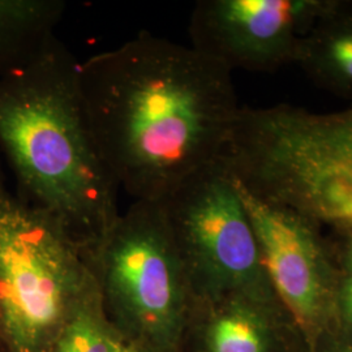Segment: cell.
Returning <instances> with one entry per match:
<instances>
[{"label":"cell","mask_w":352,"mask_h":352,"mask_svg":"<svg viewBox=\"0 0 352 352\" xmlns=\"http://www.w3.org/2000/svg\"><path fill=\"white\" fill-rule=\"evenodd\" d=\"M80 88L102 160L135 201H164L217 162L241 107L226 67L151 33L80 62Z\"/></svg>","instance_id":"obj_1"},{"label":"cell","mask_w":352,"mask_h":352,"mask_svg":"<svg viewBox=\"0 0 352 352\" xmlns=\"http://www.w3.org/2000/svg\"><path fill=\"white\" fill-rule=\"evenodd\" d=\"M0 149L17 180L16 195L93 254L120 215L119 188L89 126L80 60L58 38L0 76Z\"/></svg>","instance_id":"obj_2"},{"label":"cell","mask_w":352,"mask_h":352,"mask_svg":"<svg viewBox=\"0 0 352 352\" xmlns=\"http://www.w3.org/2000/svg\"><path fill=\"white\" fill-rule=\"evenodd\" d=\"M218 161L252 195L352 235V106L240 107Z\"/></svg>","instance_id":"obj_3"},{"label":"cell","mask_w":352,"mask_h":352,"mask_svg":"<svg viewBox=\"0 0 352 352\" xmlns=\"http://www.w3.org/2000/svg\"><path fill=\"white\" fill-rule=\"evenodd\" d=\"M98 289L91 254L0 177V350L52 352Z\"/></svg>","instance_id":"obj_4"},{"label":"cell","mask_w":352,"mask_h":352,"mask_svg":"<svg viewBox=\"0 0 352 352\" xmlns=\"http://www.w3.org/2000/svg\"><path fill=\"white\" fill-rule=\"evenodd\" d=\"M91 260L103 311L124 340L176 352L193 296L162 204L133 201Z\"/></svg>","instance_id":"obj_5"},{"label":"cell","mask_w":352,"mask_h":352,"mask_svg":"<svg viewBox=\"0 0 352 352\" xmlns=\"http://www.w3.org/2000/svg\"><path fill=\"white\" fill-rule=\"evenodd\" d=\"M161 204L193 300H273L251 219L223 164L208 166Z\"/></svg>","instance_id":"obj_6"},{"label":"cell","mask_w":352,"mask_h":352,"mask_svg":"<svg viewBox=\"0 0 352 352\" xmlns=\"http://www.w3.org/2000/svg\"><path fill=\"white\" fill-rule=\"evenodd\" d=\"M333 0H201L189 20L195 50L228 71L295 63L300 42Z\"/></svg>","instance_id":"obj_7"},{"label":"cell","mask_w":352,"mask_h":352,"mask_svg":"<svg viewBox=\"0 0 352 352\" xmlns=\"http://www.w3.org/2000/svg\"><path fill=\"white\" fill-rule=\"evenodd\" d=\"M234 182L251 219L274 295L299 327L314 334L336 305L340 282L320 230L302 215L265 201Z\"/></svg>","instance_id":"obj_8"},{"label":"cell","mask_w":352,"mask_h":352,"mask_svg":"<svg viewBox=\"0 0 352 352\" xmlns=\"http://www.w3.org/2000/svg\"><path fill=\"white\" fill-rule=\"evenodd\" d=\"M295 64L318 87L352 97V1L333 0L302 37Z\"/></svg>","instance_id":"obj_9"},{"label":"cell","mask_w":352,"mask_h":352,"mask_svg":"<svg viewBox=\"0 0 352 352\" xmlns=\"http://www.w3.org/2000/svg\"><path fill=\"white\" fill-rule=\"evenodd\" d=\"M62 0H0V76L32 60L56 37Z\"/></svg>","instance_id":"obj_10"},{"label":"cell","mask_w":352,"mask_h":352,"mask_svg":"<svg viewBox=\"0 0 352 352\" xmlns=\"http://www.w3.org/2000/svg\"><path fill=\"white\" fill-rule=\"evenodd\" d=\"M204 337L205 352H267L269 329L264 321L265 305L247 299L217 302Z\"/></svg>","instance_id":"obj_11"},{"label":"cell","mask_w":352,"mask_h":352,"mask_svg":"<svg viewBox=\"0 0 352 352\" xmlns=\"http://www.w3.org/2000/svg\"><path fill=\"white\" fill-rule=\"evenodd\" d=\"M126 346L103 311L98 289L67 322L52 352H124Z\"/></svg>","instance_id":"obj_12"},{"label":"cell","mask_w":352,"mask_h":352,"mask_svg":"<svg viewBox=\"0 0 352 352\" xmlns=\"http://www.w3.org/2000/svg\"><path fill=\"white\" fill-rule=\"evenodd\" d=\"M336 307L340 309L344 322L352 327V277L340 278Z\"/></svg>","instance_id":"obj_13"},{"label":"cell","mask_w":352,"mask_h":352,"mask_svg":"<svg viewBox=\"0 0 352 352\" xmlns=\"http://www.w3.org/2000/svg\"><path fill=\"white\" fill-rule=\"evenodd\" d=\"M340 261L346 277H352V235H346L342 244Z\"/></svg>","instance_id":"obj_14"},{"label":"cell","mask_w":352,"mask_h":352,"mask_svg":"<svg viewBox=\"0 0 352 352\" xmlns=\"http://www.w3.org/2000/svg\"><path fill=\"white\" fill-rule=\"evenodd\" d=\"M124 352H149L146 351V350H144V349H141V347H138V346H135V344H131V343H128V346H126V350Z\"/></svg>","instance_id":"obj_15"},{"label":"cell","mask_w":352,"mask_h":352,"mask_svg":"<svg viewBox=\"0 0 352 352\" xmlns=\"http://www.w3.org/2000/svg\"><path fill=\"white\" fill-rule=\"evenodd\" d=\"M340 352H352V344L350 346H346V347H343Z\"/></svg>","instance_id":"obj_16"},{"label":"cell","mask_w":352,"mask_h":352,"mask_svg":"<svg viewBox=\"0 0 352 352\" xmlns=\"http://www.w3.org/2000/svg\"><path fill=\"white\" fill-rule=\"evenodd\" d=\"M3 170H1V166H0V177H3Z\"/></svg>","instance_id":"obj_17"}]
</instances>
